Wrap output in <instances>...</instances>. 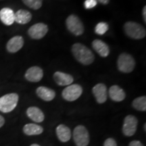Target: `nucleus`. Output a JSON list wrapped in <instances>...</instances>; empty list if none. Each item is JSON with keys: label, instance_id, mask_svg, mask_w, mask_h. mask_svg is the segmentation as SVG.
Segmentation results:
<instances>
[{"label": "nucleus", "instance_id": "16", "mask_svg": "<svg viewBox=\"0 0 146 146\" xmlns=\"http://www.w3.org/2000/svg\"><path fill=\"white\" fill-rule=\"evenodd\" d=\"M36 94L39 98L46 102L52 101L56 97V92L53 89L43 86L38 87L36 90Z\"/></svg>", "mask_w": 146, "mask_h": 146}, {"label": "nucleus", "instance_id": "7", "mask_svg": "<svg viewBox=\"0 0 146 146\" xmlns=\"http://www.w3.org/2000/svg\"><path fill=\"white\" fill-rule=\"evenodd\" d=\"M83 94V88L78 84H73L67 86L62 91V96L65 100L68 102L75 101Z\"/></svg>", "mask_w": 146, "mask_h": 146}, {"label": "nucleus", "instance_id": "15", "mask_svg": "<svg viewBox=\"0 0 146 146\" xmlns=\"http://www.w3.org/2000/svg\"><path fill=\"white\" fill-rule=\"evenodd\" d=\"M109 96L114 102H120L123 101L126 98V94L122 88L118 85H112L109 89Z\"/></svg>", "mask_w": 146, "mask_h": 146}, {"label": "nucleus", "instance_id": "10", "mask_svg": "<svg viewBox=\"0 0 146 146\" xmlns=\"http://www.w3.org/2000/svg\"><path fill=\"white\" fill-rule=\"evenodd\" d=\"M92 92L98 104H104L107 100V87L104 84H97L93 87Z\"/></svg>", "mask_w": 146, "mask_h": 146}, {"label": "nucleus", "instance_id": "24", "mask_svg": "<svg viewBox=\"0 0 146 146\" xmlns=\"http://www.w3.org/2000/svg\"><path fill=\"white\" fill-rule=\"evenodd\" d=\"M108 29L109 26L108 23H104V22H101V23H98L96 25V28H95V32H96V34L102 35H104L108 31Z\"/></svg>", "mask_w": 146, "mask_h": 146}, {"label": "nucleus", "instance_id": "8", "mask_svg": "<svg viewBox=\"0 0 146 146\" xmlns=\"http://www.w3.org/2000/svg\"><path fill=\"white\" fill-rule=\"evenodd\" d=\"M138 120L135 116L128 115L124 120L123 132L125 136L131 137L135 134L137 131Z\"/></svg>", "mask_w": 146, "mask_h": 146}, {"label": "nucleus", "instance_id": "13", "mask_svg": "<svg viewBox=\"0 0 146 146\" xmlns=\"http://www.w3.org/2000/svg\"><path fill=\"white\" fill-rule=\"evenodd\" d=\"M24 45L23 36L17 35L11 38L6 45V49L10 53H16L19 51Z\"/></svg>", "mask_w": 146, "mask_h": 146}, {"label": "nucleus", "instance_id": "1", "mask_svg": "<svg viewBox=\"0 0 146 146\" xmlns=\"http://www.w3.org/2000/svg\"><path fill=\"white\" fill-rule=\"evenodd\" d=\"M72 53L78 62L83 65H90L94 62L95 56L92 51L82 43H76L72 47Z\"/></svg>", "mask_w": 146, "mask_h": 146}, {"label": "nucleus", "instance_id": "21", "mask_svg": "<svg viewBox=\"0 0 146 146\" xmlns=\"http://www.w3.org/2000/svg\"><path fill=\"white\" fill-rule=\"evenodd\" d=\"M43 131V128L41 126L34 123H29L24 126L23 132L27 135H38L41 134Z\"/></svg>", "mask_w": 146, "mask_h": 146}, {"label": "nucleus", "instance_id": "30", "mask_svg": "<svg viewBox=\"0 0 146 146\" xmlns=\"http://www.w3.org/2000/svg\"><path fill=\"white\" fill-rule=\"evenodd\" d=\"M4 123H5L4 118H3L2 116H1V115H0V128H1L3 127V125H4Z\"/></svg>", "mask_w": 146, "mask_h": 146}, {"label": "nucleus", "instance_id": "5", "mask_svg": "<svg viewBox=\"0 0 146 146\" xmlns=\"http://www.w3.org/2000/svg\"><path fill=\"white\" fill-rule=\"evenodd\" d=\"M66 28L75 36H80L84 33V25L79 18L75 14H70L66 20Z\"/></svg>", "mask_w": 146, "mask_h": 146}, {"label": "nucleus", "instance_id": "29", "mask_svg": "<svg viewBox=\"0 0 146 146\" xmlns=\"http://www.w3.org/2000/svg\"><path fill=\"white\" fill-rule=\"evenodd\" d=\"M97 2H99L103 5H107L110 2V0H96Z\"/></svg>", "mask_w": 146, "mask_h": 146}, {"label": "nucleus", "instance_id": "11", "mask_svg": "<svg viewBox=\"0 0 146 146\" xmlns=\"http://www.w3.org/2000/svg\"><path fill=\"white\" fill-rule=\"evenodd\" d=\"M25 76L28 81L36 83L43 78V71L39 66H32L27 70Z\"/></svg>", "mask_w": 146, "mask_h": 146}, {"label": "nucleus", "instance_id": "31", "mask_svg": "<svg viewBox=\"0 0 146 146\" xmlns=\"http://www.w3.org/2000/svg\"><path fill=\"white\" fill-rule=\"evenodd\" d=\"M30 146H40L39 145H38V144H36V143H34V144H32Z\"/></svg>", "mask_w": 146, "mask_h": 146}, {"label": "nucleus", "instance_id": "25", "mask_svg": "<svg viewBox=\"0 0 146 146\" xmlns=\"http://www.w3.org/2000/svg\"><path fill=\"white\" fill-rule=\"evenodd\" d=\"M98 4L96 0H85L84 2V6H85V9H92L95 8Z\"/></svg>", "mask_w": 146, "mask_h": 146}, {"label": "nucleus", "instance_id": "3", "mask_svg": "<svg viewBox=\"0 0 146 146\" xmlns=\"http://www.w3.org/2000/svg\"><path fill=\"white\" fill-rule=\"evenodd\" d=\"M19 97L17 94L12 93L0 98V111L3 113L12 112L17 106Z\"/></svg>", "mask_w": 146, "mask_h": 146}, {"label": "nucleus", "instance_id": "22", "mask_svg": "<svg viewBox=\"0 0 146 146\" xmlns=\"http://www.w3.org/2000/svg\"><path fill=\"white\" fill-rule=\"evenodd\" d=\"M132 106L137 110L145 112L146 110V97L141 96L133 100Z\"/></svg>", "mask_w": 146, "mask_h": 146}, {"label": "nucleus", "instance_id": "18", "mask_svg": "<svg viewBox=\"0 0 146 146\" xmlns=\"http://www.w3.org/2000/svg\"><path fill=\"white\" fill-rule=\"evenodd\" d=\"M15 13L11 8H3L0 10V20L5 25L10 26L14 22Z\"/></svg>", "mask_w": 146, "mask_h": 146}, {"label": "nucleus", "instance_id": "28", "mask_svg": "<svg viewBox=\"0 0 146 146\" xmlns=\"http://www.w3.org/2000/svg\"><path fill=\"white\" fill-rule=\"evenodd\" d=\"M142 15H143V18L144 23H146V6H144L142 10Z\"/></svg>", "mask_w": 146, "mask_h": 146}, {"label": "nucleus", "instance_id": "23", "mask_svg": "<svg viewBox=\"0 0 146 146\" xmlns=\"http://www.w3.org/2000/svg\"><path fill=\"white\" fill-rule=\"evenodd\" d=\"M23 3L33 10H39L43 4V0H23Z\"/></svg>", "mask_w": 146, "mask_h": 146}, {"label": "nucleus", "instance_id": "4", "mask_svg": "<svg viewBox=\"0 0 146 146\" xmlns=\"http://www.w3.org/2000/svg\"><path fill=\"white\" fill-rule=\"evenodd\" d=\"M135 60L131 54L122 53L118 56L117 66L118 70L123 73H130L135 67Z\"/></svg>", "mask_w": 146, "mask_h": 146}, {"label": "nucleus", "instance_id": "9", "mask_svg": "<svg viewBox=\"0 0 146 146\" xmlns=\"http://www.w3.org/2000/svg\"><path fill=\"white\" fill-rule=\"evenodd\" d=\"M48 32V27L44 23H36L29 28L28 34L33 39H41L46 35Z\"/></svg>", "mask_w": 146, "mask_h": 146}, {"label": "nucleus", "instance_id": "20", "mask_svg": "<svg viewBox=\"0 0 146 146\" xmlns=\"http://www.w3.org/2000/svg\"><path fill=\"white\" fill-rule=\"evenodd\" d=\"M56 135L62 142H67L71 138V131L68 127L64 125H60L56 128Z\"/></svg>", "mask_w": 146, "mask_h": 146}, {"label": "nucleus", "instance_id": "12", "mask_svg": "<svg viewBox=\"0 0 146 146\" xmlns=\"http://www.w3.org/2000/svg\"><path fill=\"white\" fill-rule=\"evenodd\" d=\"M54 79L56 84L60 86H68L74 81V78L72 75L60 71L54 73Z\"/></svg>", "mask_w": 146, "mask_h": 146}, {"label": "nucleus", "instance_id": "19", "mask_svg": "<svg viewBox=\"0 0 146 146\" xmlns=\"http://www.w3.org/2000/svg\"><path fill=\"white\" fill-rule=\"evenodd\" d=\"M31 19V13L26 10H19L14 14V21L21 25L29 23Z\"/></svg>", "mask_w": 146, "mask_h": 146}, {"label": "nucleus", "instance_id": "6", "mask_svg": "<svg viewBox=\"0 0 146 146\" xmlns=\"http://www.w3.org/2000/svg\"><path fill=\"white\" fill-rule=\"evenodd\" d=\"M73 139L76 146H87L89 143L88 131L83 125H78L73 131Z\"/></svg>", "mask_w": 146, "mask_h": 146}, {"label": "nucleus", "instance_id": "26", "mask_svg": "<svg viewBox=\"0 0 146 146\" xmlns=\"http://www.w3.org/2000/svg\"><path fill=\"white\" fill-rule=\"evenodd\" d=\"M104 146H117V144L114 139L108 138L104 141Z\"/></svg>", "mask_w": 146, "mask_h": 146}, {"label": "nucleus", "instance_id": "17", "mask_svg": "<svg viewBox=\"0 0 146 146\" xmlns=\"http://www.w3.org/2000/svg\"><path fill=\"white\" fill-rule=\"evenodd\" d=\"M27 116L35 123H41L45 119L43 112L39 108L35 106L29 107L27 110Z\"/></svg>", "mask_w": 146, "mask_h": 146}, {"label": "nucleus", "instance_id": "14", "mask_svg": "<svg viewBox=\"0 0 146 146\" xmlns=\"http://www.w3.org/2000/svg\"><path fill=\"white\" fill-rule=\"evenodd\" d=\"M94 50L102 58H106L110 54V47L104 41L100 39H95L92 42Z\"/></svg>", "mask_w": 146, "mask_h": 146}, {"label": "nucleus", "instance_id": "27", "mask_svg": "<svg viewBox=\"0 0 146 146\" xmlns=\"http://www.w3.org/2000/svg\"><path fill=\"white\" fill-rule=\"evenodd\" d=\"M129 146H143V144L141 143V142L139 141H137V140H135V141H132L129 143Z\"/></svg>", "mask_w": 146, "mask_h": 146}, {"label": "nucleus", "instance_id": "2", "mask_svg": "<svg viewBox=\"0 0 146 146\" xmlns=\"http://www.w3.org/2000/svg\"><path fill=\"white\" fill-rule=\"evenodd\" d=\"M125 34L133 39H143L146 35V31L143 26L135 22H127L124 25Z\"/></svg>", "mask_w": 146, "mask_h": 146}]
</instances>
